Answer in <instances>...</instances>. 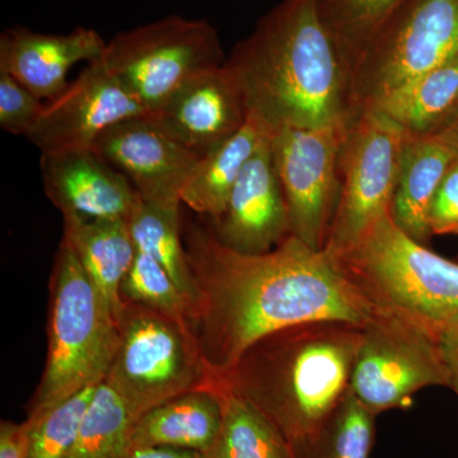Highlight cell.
<instances>
[{"label":"cell","mask_w":458,"mask_h":458,"mask_svg":"<svg viewBox=\"0 0 458 458\" xmlns=\"http://www.w3.org/2000/svg\"><path fill=\"white\" fill-rule=\"evenodd\" d=\"M98 386L72 394L36 420H25L29 430L26 458H68Z\"/></svg>","instance_id":"4316f807"},{"label":"cell","mask_w":458,"mask_h":458,"mask_svg":"<svg viewBox=\"0 0 458 458\" xmlns=\"http://www.w3.org/2000/svg\"><path fill=\"white\" fill-rule=\"evenodd\" d=\"M428 225L433 234H458V157L434 195Z\"/></svg>","instance_id":"4dcf8cb0"},{"label":"cell","mask_w":458,"mask_h":458,"mask_svg":"<svg viewBox=\"0 0 458 458\" xmlns=\"http://www.w3.org/2000/svg\"><path fill=\"white\" fill-rule=\"evenodd\" d=\"M375 418L349 388L312 458H369L375 442Z\"/></svg>","instance_id":"f1b7e54d"},{"label":"cell","mask_w":458,"mask_h":458,"mask_svg":"<svg viewBox=\"0 0 458 458\" xmlns=\"http://www.w3.org/2000/svg\"><path fill=\"white\" fill-rule=\"evenodd\" d=\"M123 458H208L198 451L180 450L171 447L138 448L129 452Z\"/></svg>","instance_id":"836d02e7"},{"label":"cell","mask_w":458,"mask_h":458,"mask_svg":"<svg viewBox=\"0 0 458 458\" xmlns=\"http://www.w3.org/2000/svg\"><path fill=\"white\" fill-rule=\"evenodd\" d=\"M107 42L98 31L75 27L68 33H41L13 26L0 35V72L38 98L53 101L68 89V74L81 62L101 59Z\"/></svg>","instance_id":"e0dca14e"},{"label":"cell","mask_w":458,"mask_h":458,"mask_svg":"<svg viewBox=\"0 0 458 458\" xmlns=\"http://www.w3.org/2000/svg\"><path fill=\"white\" fill-rule=\"evenodd\" d=\"M270 132L258 116L250 113L249 120L236 135L199 159L181 192L182 204L212 222L221 219L238 177Z\"/></svg>","instance_id":"44dd1931"},{"label":"cell","mask_w":458,"mask_h":458,"mask_svg":"<svg viewBox=\"0 0 458 458\" xmlns=\"http://www.w3.org/2000/svg\"><path fill=\"white\" fill-rule=\"evenodd\" d=\"M29 430L21 424L2 420L0 423V458H26Z\"/></svg>","instance_id":"1f68e13d"},{"label":"cell","mask_w":458,"mask_h":458,"mask_svg":"<svg viewBox=\"0 0 458 458\" xmlns=\"http://www.w3.org/2000/svg\"><path fill=\"white\" fill-rule=\"evenodd\" d=\"M250 113L270 131L321 128L352 116L349 72L316 0H280L225 59Z\"/></svg>","instance_id":"3957f363"},{"label":"cell","mask_w":458,"mask_h":458,"mask_svg":"<svg viewBox=\"0 0 458 458\" xmlns=\"http://www.w3.org/2000/svg\"><path fill=\"white\" fill-rule=\"evenodd\" d=\"M457 54L458 0H405L352 65V114L375 107Z\"/></svg>","instance_id":"ba28073f"},{"label":"cell","mask_w":458,"mask_h":458,"mask_svg":"<svg viewBox=\"0 0 458 458\" xmlns=\"http://www.w3.org/2000/svg\"><path fill=\"white\" fill-rule=\"evenodd\" d=\"M210 386L221 401L222 424L208 458H292L278 433L251 403L216 373Z\"/></svg>","instance_id":"603a6c76"},{"label":"cell","mask_w":458,"mask_h":458,"mask_svg":"<svg viewBox=\"0 0 458 458\" xmlns=\"http://www.w3.org/2000/svg\"><path fill=\"white\" fill-rule=\"evenodd\" d=\"M140 415L106 384L96 388L68 458H123Z\"/></svg>","instance_id":"d4e9b609"},{"label":"cell","mask_w":458,"mask_h":458,"mask_svg":"<svg viewBox=\"0 0 458 458\" xmlns=\"http://www.w3.org/2000/svg\"><path fill=\"white\" fill-rule=\"evenodd\" d=\"M361 335L363 328L342 322L283 328L216 375L260 412L292 458H312L351 388Z\"/></svg>","instance_id":"7a4b0ae2"},{"label":"cell","mask_w":458,"mask_h":458,"mask_svg":"<svg viewBox=\"0 0 458 458\" xmlns=\"http://www.w3.org/2000/svg\"><path fill=\"white\" fill-rule=\"evenodd\" d=\"M450 387L438 340L414 322L382 310L363 328L351 391L376 417L405 408L428 387Z\"/></svg>","instance_id":"30bf717a"},{"label":"cell","mask_w":458,"mask_h":458,"mask_svg":"<svg viewBox=\"0 0 458 458\" xmlns=\"http://www.w3.org/2000/svg\"><path fill=\"white\" fill-rule=\"evenodd\" d=\"M64 236L93 285L120 322L122 285L137 256L128 219H83L63 216Z\"/></svg>","instance_id":"ac0fdd59"},{"label":"cell","mask_w":458,"mask_h":458,"mask_svg":"<svg viewBox=\"0 0 458 458\" xmlns=\"http://www.w3.org/2000/svg\"><path fill=\"white\" fill-rule=\"evenodd\" d=\"M434 137L447 144L458 157V114L441 131L437 132Z\"/></svg>","instance_id":"e575fe53"},{"label":"cell","mask_w":458,"mask_h":458,"mask_svg":"<svg viewBox=\"0 0 458 458\" xmlns=\"http://www.w3.org/2000/svg\"><path fill=\"white\" fill-rule=\"evenodd\" d=\"M270 134L238 177L225 214L210 225L223 245L242 254H264L291 234L288 208L271 155Z\"/></svg>","instance_id":"9a60e30c"},{"label":"cell","mask_w":458,"mask_h":458,"mask_svg":"<svg viewBox=\"0 0 458 458\" xmlns=\"http://www.w3.org/2000/svg\"><path fill=\"white\" fill-rule=\"evenodd\" d=\"M456 159V153L438 138H408L391 216L418 242L426 243L432 236L428 212L443 177Z\"/></svg>","instance_id":"ffe728a7"},{"label":"cell","mask_w":458,"mask_h":458,"mask_svg":"<svg viewBox=\"0 0 458 458\" xmlns=\"http://www.w3.org/2000/svg\"><path fill=\"white\" fill-rule=\"evenodd\" d=\"M437 340L447 369L450 388L458 396V324L443 330Z\"/></svg>","instance_id":"d6a6232c"},{"label":"cell","mask_w":458,"mask_h":458,"mask_svg":"<svg viewBox=\"0 0 458 458\" xmlns=\"http://www.w3.org/2000/svg\"><path fill=\"white\" fill-rule=\"evenodd\" d=\"M45 195L63 216L128 219L140 197L129 180L93 149L41 155Z\"/></svg>","instance_id":"2e32d148"},{"label":"cell","mask_w":458,"mask_h":458,"mask_svg":"<svg viewBox=\"0 0 458 458\" xmlns=\"http://www.w3.org/2000/svg\"><path fill=\"white\" fill-rule=\"evenodd\" d=\"M222 424V405L212 386L159 403L138 420L131 451L148 447L212 450Z\"/></svg>","instance_id":"d6986e66"},{"label":"cell","mask_w":458,"mask_h":458,"mask_svg":"<svg viewBox=\"0 0 458 458\" xmlns=\"http://www.w3.org/2000/svg\"><path fill=\"white\" fill-rule=\"evenodd\" d=\"M372 110L411 138L434 137L458 114V54L391 93Z\"/></svg>","instance_id":"7402d4cb"},{"label":"cell","mask_w":458,"mask_h":458,"mask_svg":"<svg viewBox=\"0 0 458 458\" xmlns=\"http://www.w3.org/2000/svg\"><path fill=\"white\" fill-rule=\"evenodd\" d=\"M128 222L138 251L158 261L194 307L195 286L183 245L180 207L147 203L140 199Z\"/></svg>","instance_id":"cb8c5ba5"},{"label":"cell","mask_w":458,"mask_h":458,"mask_svg":"<svg viewBox=\"0 0 458 458\" xmlns=\"http://www.w3.org/2000/svg\"><path fill=\"white\" fill-rule=\"evenodd\" d=\"M349 120L321 128H280L270 134L291 234L313 250H324L335 216L340 153Z\"/></svg>","instance_id":"8fae6325"},{"label":"cell","mask_w":458,"mask_h":458,"mask_svg":"<svg viewBox=\"0 0 458 458\" xmlns=\"http://www.w3.org/2000/svg\"><path fill=\"white\" fill-rule=\"evenodd\" d=\"M405 0H316L349 73L369 42Z\"/></svg>","instance_id":"484cf974"},{"label":"cell","mask_w":458,"mask_h":458,"mask_svg":"<svg viewBox=\"0 0 458 458\" xmlns=\"http://www.w3.org/2000/svg\"><path fill=\"white\" fill-rule=\"evenodd\" d=\"M44 106L41 99L16 78L0 72V126L3 131L26 137Z\"/></svg>","instance_id":"f546056e"},{"label":"cell","mask_w":458,"mask_h":458,"mask_svg":"<svg viewBox=\"0 0 458 458\" xmlns=\"http://www.w3.org/2000/svg\"><path fill=\"white\" fill-rule=\"evenodd\" d=\"M144 114H150L99 59L89 63L59 98L45 105L26 138L41 155L92 149L108 129Z\"/></svg>","instance_id":"7c38bea8"},{"label":"cell","mask_w":458,"mask_h":458,"mask_svg":"<svg viewBox=\"0 0 458 458\" xmlns=\"http://www.w3.org/2000/svg\"><path fill=\"white\" fill-rule=\"evenodd\" d=\"M182 234L195 286L191 327L214 373L283 328L327 321L364 328L381 311L333 255L293 234L254 255L223 245L201 223H188Z\"/></svg>","instance_id":"6da1fadb"},{"label":"cell","mask_w":458,"mask_h":458,"mask_svg":"<svg viewBox=\"0 0 458 458\" xmlns=\"http://www.w3.org/2000/svg\"><path fill=\"white\" fill-rule=\"evenodd\" d=\"M335 259L379 309L414 322L436 337L458 324V262L410 237L391 212Z\"/></svg>","instance_id":"5b68a950"},{"label":"cell","mask_w":458,"mask_h":458,"mask_svg":"<svg viewBox=\"0 0 458 458\" xmlns=\"http://www.w3.org/2000/svg\"><path fill=\"white\" fill-rule=\"evenodd\" d=\"M225 59L218 31L208 21L182 16L117 33L101 57L150 114L185 84L223 65Z\"/></svg>","instance_id":"52a82bcc"},{"label":"cell","mask_w":458,"mask_h":458,"mask_svg":"<svg viewBox=\"0 0 458 458\" xmlns=\"http://www.w3.org/2000/svg\"><path fill=\"white\" fill-rule=\"evenodd\" d=\"M92 149L129 180L141 200L165 207H181V192L200 159L152 114L116 123Z\"/></svg>","instance_id":"4fadbf2b"},{"label":"cell","mask_w":458,"mask_h":458,"mask_svg":"<svg viewBox=\"0 0 458 458\" xmlns=\"http://www.w3.org/2000/svg\"><path fill=\"white\" fill-rule=\"evenodd\" d=\"M152 116L201 158L243 128L250 106L240 78L225 62L185 84Z\"/></svg>","instance_id":"5bb4252c"},{"label":"cell","mask_w":458,"mask_h":458,"mask_svg":"<svg viewBox=\"0 0 458 458\" xmlns=\"http://www.w3.org/2000/svg\"><path fill=\"white\" fill-rule=\"evenodd\" d=\"M122 297L123 302L141 304L191 327V302L167 270L149 255L137 252L131 270L123 279Z\"/></svg>","instance_id":"83f0119b"},{"label":"cell","mask_w":458,"mask_h":458,"mask_svg":"<svg viewBox=\"0 0 458 458\" xmlns=\"http://www.w3.org/2000/svg\"><path fill=\"white\" fill-rule=\"evenodd\" d=\"M119 327V346L105 382L140 417L212 382L191 327L128 301Z\"/></svg>","instance_id":"8992f818"},{"label":"cell","mask_w":458,"mask_h":458,"mask_svg":"<svg viewBox=\"0 0 458 458\" xmlns=\"http://www.w3.org/2000/svg\"><path fill=\"white\" fill-rule=\"evenodd\" d=\"M47 363L26 420L106 379L120 343L119 321L66 241L60 243L50 279Z\"/></svg>","instance_id":"277c9868"},{"label":"cell","mask_w":458,"mask_h":458,"mask_svg":"<svg viewBox=\"0 0 458 458\" xmlns=\"http://www.w3.org/2000/svg\"><path fill=\"white\" fill-rule=\"evenodd\" d=\"M408 134L390 117L366 108L349 120L340 153V194L327 240L334 258L391 212Z\"/></svg>","instance_id":"9c48e42d"}]
</instances>
